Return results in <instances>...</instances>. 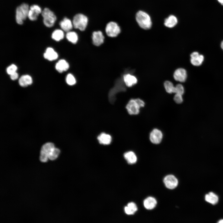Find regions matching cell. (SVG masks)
<instances>
[{
	"mask_svg": "<svg viewBox=\"0 0 223 223\" xmlns=\"http://www.w3.org/2000/svg\"><path fill=\"white\" fill-rule=\"evenodd\" d=\"M17 67L14 64H12L7 67L6 71L7 74L9 75L16 72Z\"/></svg>",
	"mask_w": 223,
	"mask_h": 223,
	"instance_id": "obj_31",
	"label": "cell"
},
{
	"mask_svg": "<svg viewBox=\"0 0 223 223\" xmlns=\"http://www.w3.org/2000/svg\"><path fill=\"white\" fill-rule=\"evenodd\" d=\"M11 79L13 80L17 79L18 77V74L15 72L10 75Z\"/></svg>",
	"mask_w": 223,
	"mask_h": 223,
	"instance_id": "obj_34",
	"label": "cell"
},
{
	"mask_svg": "<svg viewBox=\"0 0 223 223\" xmlns=\"http://www.w3.org/2000/svg\"><path fill=\"white\" fill-rule=\"evenodd\" d=\"M126 108L129 114L135 115L139 113L140 107L135 99H131L127 104Z\"/></svg>",
	"mask_w": 223,
	"mask_h": 223,
	"instance_id": "obj_7",
	"label": "cell"
},
{
	"mask_svg": "<svg viewBox=\"0 0 223 223\" xmlns=\"http://www.w3.org/2000/svg\"><path fill=\"white\" fill-rule=\"evenodd\" d=\"M60 152L59 149L55 147L50 154L48 158L52 160H55L58 157Z\"/></svg>",
	"mask_w": 223,
	"mask_h": 223,
	"instance_id": "obj_28",
	"label": "cell"
},
{
	"mask_svg": "<svg viewBox=\"0 0 223 223\" xmlns=\"http://www.w3.org/2000/svg\"><path fill=\"white\" fill-rule=\"evenodd\" d=\"M97 139L100 144L104 145H108L111 142L112 138L110 135L102 133L98 136Z\"/></svg>",
	"mask_w": 223,
	"mask_h": 223,
	"instance_id": "obj_16",
	"label": "cell"
},
{
	"mask_svg": "<svg viewBox=\"0 0 223 223\" xmlns=\"http://www.w3.org/2000/svg\"><path fill=\"white\" fill-rule=\"evenodd\" d=\"M143 204L146 209L151 210L155 207L157 204V201L153 197H149L144 200Z\"/></svg>",
	"mask_w": 223,
	"mask_h": 223,
	"instance_id": "obj_22",
	"label": "cell"
},
{
	"mask_svg": "<svg viewBox=\"0 0 223 223\" xmlns=\"http://www.w3.org/2000/svg\"><path fill=\"white\" fill-rule=\"evenodd\" d=\"M177 23V18L173 15H170L164 21L165 25L168 28H173L176 25Z\"/></svg>",
	"mask_w": 223,
	"mask_h": 223,
	"instance_id": "obj_23",
	"label": "cell"
},
{
	"mask_svg": "<svg viewBox=\"0 0 223 223\" xmlns=\"http://www.w3.org/2000/svg\"><path fill=\"white\" fill-rule=\"evenodd\" d=\"M66 81L67 84L70 85H74L76 83L75 77L71 73L67 75L66 77Z\"/></svg>",
	"mask_w": 223,
	"mask_h": 223,
	"instance_id": "obj_29",
	"label": "cell"
},
{
	"mask_svg": "<svg viewBox=\"0 0 223 223\" xmlns=\"http://www.w3.org/2000/svg\"><path fill=\"white\" fill-rule=\"evenodd\" d=\"M29 9L28 4L23 3L18 7L16 11V21L17 24H21L27 17Z\"/></svg>",
	"mask_w": 223,
	"mask_h": 223,
	"instance_id": "obj_2",
	"label": "cell"
},
{
	"mask_svg": "<svg viewBox=\"0 0 223 223\" xmlns=\"http://www.w3.org/2000/svg\"><path fill=\"white\" fill-rule=\"evenodd\" d=\"M125 213L127 215H131L133 214L138 210L136 204L133 202L128 203L127 206L124 208Z\"/></svg>",
	"mask_w": 223,
	"mask_h": 223,
	"instance_id": "obj_24",
	"label": "cell"
},
{
	"mask_svg": "<svg viewBox=\"0 0 223 223\" xmlns=\"http://www.w3.org/2000/svg\"><path fill=\"white\" fill-rule=\"evenodd\" d=\"M135 99L140 108L144 107L145 103L143 100L139 98H136Z\"/></svg>",
	"mask_w": 223,
	"mask_h": 223,
	"instance_id": "obj_33",
	"label": "cell"
},
{
	"mask_svg": "<svg viewBox=\"0 0 223 223\" xmlns=\"http://www.w3.org/2000/svg\"><path fill=\"white\" fill-rule=\"evenodd\" d=\"M164 86L166 91L168 93H175V86L171 81H167L164 83Z\"/></svg>",
	"mask_w": 223,
	"mask_h": 223,
	"instance_id": "obj_27",
	"label": "cell"
},
{
	"mask_svg": "<svg viewBox=\"0 0 223 223\" xmlns=\"http://www.w3.org/2000/svg\"><path fill=\"white\" fill-rule=\"evenodd\" d=\"M204 199L206 202L213 205L216 204L219 201L218 196L212 192H210L206 194L204 196Z\"/></svg>",
	"mask_w": 223,
	"mask_h": 223,
	"instance_id": "obj_15",
	"label": "cell"
},
{
	"mask_svg": "<svg viewBox=\"0 0 223 223\" xmlns=\"http://www.w3.org/2000/svg\"><path fill=\"white\" fill-rule=\"evenodd\" d=\"M181 94H175L174 95L173 99L176 103L177 104L181 103L183 101V99Z\"/></svg>",
	"mask_w": 223,
	"mask_h": 223,
	"instance_id": "obj_32",
	"label": "cell"
},
{
	"mask_svg": "<svg viewBox=\"0 0 223 223\" xmlns=\"http://www.w3.org/2000/svg\"><path fill=\"white\" fill-rule=\"evenodd\" d=\"M221 4L223 5V0H217Z\"/></svg>",
	"mask_w": 223,
	"mask_h": 223,
	"instance_id": "obj_35",
	"label": "cell"
},
{
	"mask_svg": "<svg viewBox=\"0 0 223 223\" xmlns=\"http://www.w3.org/2000/svg\"><path fill=\"white\" fill-rule=\"evenodd\" d=\"M60 26L61 28L64 31L68 32L72 28L73 25L72 23L69 19L65 18L60 22Z\"/></svg>",
	"mask_w": 223,
	"mask_h": 223,
	"instance_id": "obj_19",
	"label": "cell"
},
{
	"mask_svg": "<svg viewBox=\"0 0 223 223\" xmlns=\"http://www.w3.org/2000/svg\"><path fill=\"white\" fill-rule=\"evenodd\" d=\"M105 31L108 36L115 37L117 36L120 33V29L116 23L114 22H110L107 24Z\"/></svg>",
	"mask_w": 223,
	"mask_h": 223,
	"instance_id": "obj_6",
	"label": "cell"
},
{
	"mask_svg": "<svg viewBox=\"0 0 223 223\" xmlns=\"http://www.w3.org/2000/svg\"><path fill=\"white\" fill-rule=\"evenodd\" d=\"M217 222L218 223H223V219L219 220Z\"/></svg>",
	"mask_w": 223,
	"mask_h": 223,
	"instance_id": "obj_36",
	"label": "cell"
},
{
	"mask_svg": "<svg viewBox=\"0 0 223 223\" xmlns=\"http://www.w3.org/2000/svg\"><path fill=\"white\" fill-rule=\"evenodd\" d=\"M42 13L45 25L48 27L53 26L56 20V16L54 13L47 8H45Z\"/></svg>",
	"mask_w": 223,
	"mask_h": 223,
	"instance_id": "obj_4",
	"label": "cell"
},
{
	"mask_svg": "<svg viewBox=\"0 0 223 223\" xmlns=\"http://www.w3.org/2000/svg\"><path fill=\"white\" fill-rule=\"evenodd\" d=\"M69 68L68 63L64 59L59 60L55 64L56 69L59 72L62 73L66 71Z\"/></svg>",
	"mask_w": 223,
	"mask_h": 223,
	"instance_id": "obj_17",
	"label": "cell"
},
{
	"mask_svg": "<svg viewBox=\"0 0 223 223\" xmlns=\"http://www.w3.org/2000/svg\"><path fill=\"white\" fill-rule=\"evenodd\" d=\"M88 22V19L86 16L81 14H78L74 16L72 24L75 28L82 31L85 29Z\"/></svg>",
	"mask_w": 223,
	"mask_h": 223,
	"instance_id": "obj_3",
	"label": "cell"
},
{
	"mask_svg": "<svg viewBox=\"0 0 223 223\" xmlns=\"http://www.w3.org/2000/svg\"><path fill=\"white\" fill-rule=\"evenodd\" d=\"M123 79L125 85L129 87H131L136 84L137 82L136 77L129 74L125 75L124 76Z\"/></svg>",
	"mask_w": 223,
	"mask_h": 223,
	"instance_id": "obj_18",
	"label": "cell"
},
{
	"mask_svg": "<svg viewBox=\"0 0 223 223\" xmlns=\"http://www.w3.org/2000/svg\"><path fill=\"white\" fill-rule=\"evenodd\" d=\"M221 49L223 50V40L222 41L221 44Z\"/></svg>",
	"mask_w": 223,
	"mask_h": 223,
	"instance_id": "obj_37",
	"label": "cell"
},
{
	"mask_svg": "<svg viewBox=\"0 0 223 223\" xmlns=\"http://www.w3.org/2000/svg\"><path fill=\"white\" fill-rule=\"evenodd\" d=\"M66 37L69 41L73 44L76 43L78 39L77 35L74 32H68L66 35Z\"/></svg>",
	"mask_w": 223,
	"mask_h": 223,
	"instance_id": "obj_26",
	"label": "cell"
},
{
	"mask_svg": "<svg viewBox=\"0 0 223 223\" xmlns=\"http://www.w3.org/2000/svg\"><path fill=\"white\" fill-rule=\"evenodd\" d=\"M41 12L42 10L39 6L36 5H33L29 7L28 17L31 20H36L39 14Z\"/></svg>",
	"mask_w": 223,
	"mask_h": 223,
	"instance_id": "obj_10",
	"label": "cell"
},
{
	"mask_svg": "<svg viewBox=\"0 0 223 223\" xmlns=\"http://www.w3.org/2000/svg\"><path fill=\"white\" fill-rule=\"evenodd\" d=\"M55 147L54 144L52 142H48L44 144L42 146L41 150L40 161L43 162H46L50 154Z\"/></svg>",
	"mask_w": 223,
	"mask_h": 223,
	"instance_id": "obj_5",
	"label": "cell"
},
{
	"mask_svg": "<svg viewBox=\"0 0 223 223\" xmlns=\"http://www.w3.org/2000/svg\"><path fill=\"white\" fill-rule=\"evenodd\" d=\"M124 156L128 164H133L135 163L137 161V157L134 152L132 151L126 152L124 154Z\"/></svg>",
	"mask_w": 223,
	"mask_h": 223,
	"instance_id": "obj_21",
	"label": "cell"
},
{
	"mask_svg": "<svg viewBox=\"0 0 223 223\" xmlns=\"http://www.w3.org/2000/svg\"><path fill=\"white\" fill-rule=\"evenodd\" d=\"M174 79L180 82H185L187 78V72L185 69L180 68L177 69L173 74Z\"/></svg>",
	"mask_w": 223,
	"mask_h": 223,
	"instance_id": "obj_12",
	"label": "cell"
},
{
	"mask_svg": "<svg viewBox=\"0 0 223 223\" xmlns=\"http://www.w3.org/2000/svg\"><path fill=\"white\" fill-rule=\"evenodd\" d=\"M33 82L31 77L28 75L21 76L19 80V83L22 87H26L31 85Z\"/></svg>",
	"mask_w": 223,
	"mask_h": 223,
	"instance_id": "obj_20",
	"label": "cell"
},
{
	"mask_svg": "<svg viewBox=\"0 0 223 223\" xmlns=\"http://www.w3.org/2000/svg\"><path fill=\"white\" fill-rule=\"evenodd\" d=\"M44 58L49 61H53L58 57L57 53L51 47L47 48L43 55Z\"/></svg>",
	"mask_w": 223,
	"mask_h": 223,
	"instance_id": "obj_14",
	"label": "cell"
},
{
	"mask_svg": "<svg viewBox=\"0 0 223 223\" xmlns=\"http://www.w3.org/2000/svg\"><path fill=\"white\" fill-rule=\"evenodd\" d=\"M163 138V134L162 132L158 129H153L150 134V140L154 144H160L162 141Z\"/></svg>",
	"mask_w": 223,
	"mask_h": 223,
	"instance_id": "obj_8",
	"label": "cell"
},
{
	"mask_svg": "<svg viewBox=\"0 0 223 223\" xmlns=\"http://www.w3.org/2000/svg\"><path fill=\"white\" fill-rule=\"evenodd\" d=\"M204 56L197 52H194L190 55V62L195 66H198L202 63L204 60Z\"/></svg>",
	"mask_w": 223,
	"mask_h": 223,
	"instance_id": "obj_11",
	"label": "cell"
},
{
	"mask_svg": "<svg viewBox=\"0 0 223 223\" xmlns=\"http://www.w3.org/2000/svg\"><path fill=\"white\" fill-rule=\"evenodd\" d=\"M104 38L102 32L99 31H94L92 34L93 43L96 46H99L103 42Z\"/></svg>",
	"mask_w": 223,
	"mask_h": 223,
	"instance_id": "obj_13",
	"label": "cell"
},
{
	"mask_svg": "<svg viewBox=\"0 0 223 223\" xmlns=\"http://www.w3.org/2000/svg\"><path fill=\"white\" fill-rule=\"evenodd\" d=\"M184 92V88L182 85L178 84L175 86V93L182 95Z\"/></svg>",
	"mask_w": 223,
	"mask_h": 223,
	"instance_id": "obj_30",
	"label": "cell"
},
{
	"mask_svg": "<svg viewBox=\"0 0 223 223\" xmlns=\"http://www.w3.org/2000/svg\"><path fill=\"white\" fill-rule=\"evenodd\" d=\"M164 182L167 188L173 189L175 188L178 184V181L173 175H169L166 176L164 178Z\"/></svg>",
	"mask_w": 223,
	"mask_h": 223,
	"instance_id": "obj_9",
	"label": "cell"
},
{
	"mask_svg": "<svg viewBox=\"0 0 223 223\" xmlns=\"http://www.w3.org/2000/svg\"><path fill=\"white\" fill-rule=\"evenodd\" d=\"M136 20L139 26L145 29H150L152 23L149 15L145 12L139 11L136 15Z\"/></svg>",
	"mask_w": 223,
	"mask_h": 223,
	"instance_id": "obj_1",
	"label": "cell"
},
{
	"mask_svg": "<svg viewBox=\"0 0 223 223\" xmlns=\"http://www.w3.org/2000/svg\"><path fill=\"white\" fill-rule=\"evenodd\" d=\"M64 37L63 31L60 29L55 30L52 34V38L56 41H59L62 39Z\"/></svg>",
	"mask_w": 223,
	"mask_h": 223,
	"instance_id": "obj_25",
	"label": "cell"
}]
</instances>
